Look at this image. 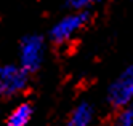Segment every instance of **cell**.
Listing matches in <instances>:
<instances>
[{"label":"cell","instance_id":"277c9868","mask_svg":"<svg viewBox=\"0 0 133 126\" xmlns=\"http://www.w3.org/2000/svg\"><path fill=\"white\" fill-rule=\"evenodd\" d=\"M29 85V73L18 64L0 65V98H15Z\"/></svg>","mask_w":133,"mask_h":126},{"label":"cell","instance_id":"ba28073f","mask_svg":"<svg viewBox=\"0 0 133 126\" xmlns=\"http://www.w3.org/2000/svg\"><path fill=\"white\" fill-rule=\"evenodd\" d=\"M103 0H66V8L71 11H88L95 5L101 3Z\"/></svg>","mask_w":133,"mask_h":126},{"label":"cell","instance_id":"8992f818","mask_svg":"<svg viewBox=\"0 0 133 126\" xmlns=\"http://www.w3.org/2000/svg\"><path fill=\"white\" fill-rule=\"evenodd\" d=\"M34 117V107L29 102H21L8 113L5 126H27Z\"/></svg>","mask_w":133,"mask_h":126},{"label":"cell","instance_id":"6da1fadb","mask_svg":"<svg viewBox=\"0 0 133 126\" xmlns=\"http://www.w3.org/2000/svg\"><path fill=\"white\" fill-rule=\"evenodd\" d=\"M45 59V40L39 34H27L21 38L18 48V65L27 73H34L42 67Z\"/></svg>","mask_w":133,"mask_h":126},{"label":"cell","instance_id":"7a4b0ae2","mask_svg":"<svg viewBox=\"0 0 133 126\" xmlns=\"http://www.w3.org/2000/svg\"><path fill=\"white\" fill-rule=\"evenodd\" d=\"M90 19L88 11H71L69 14L58 19L50 29V40L55 45H64L72 40L74 35H77L82 29L87 26Z\"/></svg>","mask_w":133,"mask_h":126},{"label":"cell","instance_id":"5b68a950","mask_svg":"<svg viewBox=\"0 0 133 126\" xmlns=\"http://www.w3.org/2000/svg\"><path fill=\"white\" fill-rule=\"evenodd\" d=\"M93 120H95V107L88 101H82L69 112L66 126H91Z\"/></svg>","mask_w":133,"mask_h":126},{"label":"cell","instance_id":"3957f363","mask_svg":"<svg viewBox=\"0 0 133 126\" xmlns=\"http://www.w3.org/2000/svg\"><path fill=\"white\" fill-rule=\"evenodd\" d=\"M106 102L114 109H122L133 102V62L127 65L108 86Z\"/></svg>","mask_w":133,"mask_h":126},{"label":"cell","instance_id":"52a82bcc","mask_svg":"<svg viewBox=\"0 0 133 126\" xmlns=\"http://www.w3.org/2000/svg\"><path fill=\"white\" fill-rule=\"evenodd\" d=\"M112 126H133V102L119 109V113Z\"/></svg>","mask_w":133,"mask_h":126}]
</instances>
